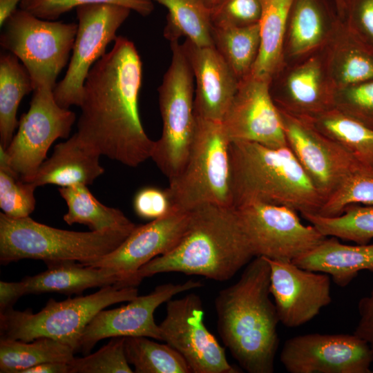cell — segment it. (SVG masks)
<instances>
[{
    "instance_id": "obj_1",
    "label": "cell",
    "mask_w": 373,
    "mask_h": 373,
    "mask_svg": "<svg viewBox=\"0 0 373 373\" xmlns=\"http://www.w3.org/2000/svg\"><path fill=\"white\" fill-rule=\"evenodd\" d=\"M114 41L85 80L76 133L101 155L136 167L151 158L155 144L139 113L142 63L131 41Z\"/></svg>"
},
{
    "instance_id": "obj_2",
    "label": "cell",
    "mask_w": 373,
    "mask_h": 373,
    "mask_svg": "<svg viewBox=\"0 0 373 373\" xmlns=\"http://www.w3.org/2000/svg\"><path fill=\"white\" fill-rule=\"evenodd\" d=\"M269 287V263L265 257H254L238 280L221 289L214 301L220 338L249 373L274 371L280 321Z\"/></svg>"
},
{
    "instance_id": "obj_3",
    "label": "cell",
    "mask_w": 373,
    "mask_h": 373,
    "mask_svg": "<svg viewBox=\"0 0 373 373\" xmlns=\"http://www.w3.org/2000/svg\"><path fill=\"white\" fill-rule=\"evenodd\" d=\"M254 257L236 209L206 204L191 211L178 242L142 266L133 276V285L137 287L144 278L167 272L223 282Z\"/></svg>"
},
{
    "instance_id": "obj_4",
    "label": "cell",
    "mask_w": 373,
    "mask_h": 373,
    "mask_svg": "<svg viewBox=\"0 0 373 373\" xmlns=\"http://www.w3.org/2000/svg\"><path fill=\"white\" fill-rule=\"evenodd\" d=\"M233 207L252 204L285 206L303 213H317L324 199L288 146H267L251 142L229 146Z\"/></svg>"
},
{
    "instance_id": "obj_5",
    "label": "cell",
    "mask_w": 373,
    "mask_h": 373,
    "mask_svg": "<svg viewBox=\"0 0 373 373\" xmlns=\"http://www.w3.org/2000/svg\"><path fill=\"white\" fill-rule=\"evenodd\" d=\"M134 229L80 232L51 227L30 216L11 218L0 213V262L41 260L46 265L64 261L83 265L117 248Z\"/></svg>"
},
{
    "instance_id": "obj_6",
    "label": "cell",
    "mask_w": 373,
    "mask_h": 373,
    "mask_svg": "<svg viewBox=\"0 0 373 373\" xmlns=\"http://www.w3.org/2000/svg\"><path fill=\"white\" fill-rule=\"evenodd\" d=\"M186 162L166 189L171 210L191 211L206 204L233 207L229 146L222 122L197 117Z\"/></svg>"
},
{
    "instance_id": "obj_7",
    "label": "cell",
    "mask_w": 373,
    "mask_h": 373,
    "mask_svg": "<svg viewBox=\"0 0 373 373\" xmlns=\"http://www.w3.org/2000/svg\"><path fill=\"white\" fill-rule=\"evenodd\" d=\"M138 296L137 287L111 285L94 294L57 302L50 299L41 311H17L13 308L0 314V339L30 342L48 337L78 352L82 333L101 310Z\"/></svg>"
},
{
    "instance_id": "obj_8",
    "label": "cell",
    "mask_w": 373,
    "mask_h": 373,
    "mask_svg": "<svg viewBox=\"0 0 373 373\" xmlns=\"http://www.w3.org/2000/svg\"><path fill=\"white\" fill-rule=\"evenodd\" d=\"M171 61L158 87L162 121L151 158L171 180L182 170L195 135L194 76L179 41L171 42Z\"/></svg>"
},
{
    "instance_id": "obj_9",
    "label": "cell",
    "mask_w": 373,
    "mask_h": 373,
    "mask_svg": "<svg viewBox=\"0 0 373 373\" xmlns=\"http://www.w3.org/2000/svg\"><path fill=\"white\" fill-rule=\"evenodd\" d=\"M77 26L75 23L42 19L19 8L1 26L0 44L26 68L34 90L42 86L54 89L69 60Z\"/></svg>"
},
{
    "instance_id": "obj_10",
    "label": "cell",
    "mask_w": 373,
    "mask_h": 373,
    "mask_svg": "<svg viewBox=\"0 0 373 373\" xmlns=\"http://www.w3.org/2000/svg\"><path fill=\"white\" fill-rule=\"evenodd\" d=\"M75 9L78 26L72 55L64 78L53 89L57 103L65 108L80 106L90 68L106 53L107 46L116 39L118 28L131 11L111 3L88 4Z\"/></svg>"
},
{
    "instance_id": "obj_11",
    "label": "cell",
    "mask_w": 373,
    "mask_h": 373,
    "mask_svg": "<svg viewBox=\"0 0 373 373\" xmlns=\"http://www.w3.org/2000/svg\"><path fill=\"white\" fill-rule=\"evenodd\" d=\"M75 118L74 112L57 103L53 88L34 90L28 111L21 116L17 133L4 149L9 164L23 180H33L52 143L69 136Z\"/></svg>"
},
{
    "instance_id": "obj_12",
    "label": "cell",
    "mask_w": 373,
    "mask_h": 373,
    "mask_svg": "<svg viewBox=\"0 0 373 373\" xmlns=\"http://www.w3.org/2000/svg\"><path fill=\"white\" fill-rule=\"evenodd\" d=\"M236 209L255 257L292 261L327 238L285 206L252 204Z\"/></svg>"
},
{
    "instance_id": "obj_13",
    "label": "cell",
    "mask_w": 373,
    "mask_h": 373,
    "mask_svg": "<svg viewBox=\"0 0 373 373\" xmlns=\"http://www.w3.org/2000/svg\"><path fill=\"white\" fill-rule=\"evenodd\" d=\"M201 298L189 293L166 302V314L159 325L162 341L186 360L191 373H237L225 350L207 328Z\"/></svg>"
},
{
    "instance_id": "obj_14",
    "label": "cell",
    "mask_w": 373,
    "mask_h": 373,
    "mask_svg": "<svg viewBox=\"0 0 373 373\" xmlns=\"http://www.w3.org/2000/svg\"><path fill=\"white\" fill-rule=\"evenodd\" d=\"M280 361L290 373H371L373 352L354 334L314 333L286 341Z\"/></svg>"
},
{
    "instance_id": "obj_15",
    "label": "cell",
    "mask_w": 373,
    "mask_h": 373,
    "mask_svg": "<svg viewBox=\"0 0 373 373\" xmlns=\"http://www.w3.org/2000/svg\"><path fill=\"white\" fill-rule=\"evenodd\" d=\"M279 113L287 146L325 202L363 164L309 121Z\"/></svg>"
},
{
    "instance_id": "obj_16",
    "label": "cell",
    "mask_w": 373,
    "mask_h": 373,
    "mask_svg": "<svg viewBox=\"0 0 373 373\" xmlns=\"http://www.w3.org/2000/svg\"><path fill=\"white\" fill-rule=\"evenodd\" d=\"M324 48L283 63L269 82V93L279 111L310 119L334 108V93Z\"/></svg>"
},
{
    "instance_id": "obj_17",
    "label": "cell",
    "mask_w": 373,
    "mask_h": 373,
    "mask_svg": "<svg viewBox=\"0 0 373 373\" xmlns=\"http://www.w3.org/2000/svg\"><path fill=\"white\" fill-rule=\"evenodd\" d=\"M202 283L189 280L183 283H166L145 296H137L120 307L99 311L85 327L78 352L88 354L100 340L109 337L146 336L162 341L155 309L175 295L200 288Z\"/></svg>"
},
{
    "instance_id": "obj_18",
    "label": "cell",
    "mask_w": 373,
    "mask_h": 373,
    "mask_svg": "<svg viewBox=\"0 0 373 373\" xmlns=\"http://www.w3.org/2000/svg\"><path fill=\"white\" fill-rule=\"evenodd\" d=\"M266 259L270 266V294L279 321L285 327L305 324L332 302L328 274L303 269L291 261Z\"/></svg>"
},
{
    "instance_id": "obj_19",
    "label": "cell",
    "mask_w": 373,
    "mask_h": 373,
    "mask_svg": "<svg viewBox=\"0 0 373 373\" xmlns=\"http://www.w3.org/2000/svg\"><path fill=\"white\" fill-rule=\"evenodd\" d=\"M222 123L231 142L287 146L279 111L269 93V82L251 75L240 81Z\"/></svg>"
},
{
    "instance_id": "obj_20",
    "label": "cell",
    "mask_w": 373,
    "mask_h": 373,
    "mask_svg": "<svg viewBox=\"0 0 373 373\" xmlns=\"http://www.w3.org/2000/svg\"><path fill=\"white\" fill-rule=\"evenodd\" d=\"M190 213L171 210L164 216L137 225L117 248L86 266L113 269L124 278L126 287H134L137 271L178 242L187 227Z\"/></svg>"
},
{
    "instance_id": "obj_21",
    "label": "cell",
    "mask_w": 373,
    "mask_h": 373,
    "mask_svg": "<svg viewBox=\"0 0 373 373\" xmlns=\"http://www.w3.org/2000/svg\"><path fill=\"white\" fill-rule=\"evenodd\" d=\"M182 46L195 82V116L222 122L240 81L214 46H199L186 39Z\"/></svg>"
},
{
    "instance_id": "obj_22",
    "label": "cell",
    "mask_w": 373,
    "mask_h": 373,
    "mask_svg": "<svg viewBox=\"0 0 373 373\" xmlns=\"http://www.w3.org/2000/svg\"><path fill=\"white\" fill-rule=\"evenodd\" d=\"M342 22L335 0H291L286 23L283 63L324 48Z\"/></svg>"
},
{
    "instance_id": "obj_23",
    "label": "cell",
    "mask_w": 373,
    "mask_h": 373,
    "mask_svg": "<svg viewBox=\"0 0 373 373\" xmlns=\"http://www.w3.org/2000/svg\"><path fill=\"white\" fill-rule=\"evenodd\" d=\"M100 155L75 133L55 146L52 154L41 164L30 182L37 187L50 184L60 187L90 184L104 172Z\"/></svg>"
},
{
    "instance_id": "obj_24",
    "label": "cell",
    "mask_w": 373,
    "mask_h": 373,
    "mask_svg": "<svg viewBox=\"0 0 373 373\" xmlns=\"http://www.w3.org/2000/svg\"><path fill=\"white\" fill-rule=\"evenodd\" d=\"M308 270L325 273L341 287L363 270L373 271V244L349 245L327 237L318 245L291 261Z\"/></svg>"
},
{
    "instance_id": "obj_25",
    "label": "cell",
    "mask_w": 373,
    "mask_h": 373,
    "mask_svg": "<svg viewBox=\"0 0 373 373\" xmlns=\"http://www.w3.org/2000/svg\"><path fill=\"white\" fill-rule=\"evenodd\" d=\"M48 269L22 280L27 294H82L84 290L111 285L125 286L124 278L113 269L83 265L74 261L48 264Z\"/></svg>"
},
{
    "instance_id": "obj_26",
    "label": "cell",
    "mask_w": 373,
    "mask_h": 373,
    "mask_svg": "<svg viewBox=\"0 0 373 373\" xmlns=\"http://www.w3.org/2000/svg\"><path fill=\"white\" fill-rule=\"evenodd\" d=\"M324 51L335 89L373 79V46L350 31L343 21Z\"/></svg>"
},
{
    "instance_id": "obj_27",
    "label": "cell",
    "mask_w": 373,
    "mask_h": 373,
    "mask_svg": "<svg viewBox=\"0 0 373 373\" xmlns=\"http://www.w3.org/2000/svg\"><path fill=\"white\" fill-rule=\"evenodd\" d=\"M291 0H262L260 48L251 75L270 82L283 63L286 23Z\"/></svg>"
},
{
    "instance_id": "obj_28",
    "label": "cell",
    "mask_w": 373,
    "mask_h": 373,
    "mask_svg": "<svg viewBox=\"0 0 373 373\" xmlns=\"http://www.w3.org/2000/svg\"><path fill=\"white\" fill-rule=\"evenodd\" d=\"M58 191L68 207L63 219L68 224H83L95 231L134 229L137 226L121 210L98 201L87 185L77 184Z\"/></svg>"
},
{
    "instance_id": "obj_29",
    "label": "cell",
    "mask_w": 373,
    "mask_h": 373,
    "mask_svg": "<svg viewBox=\"0 0 373 373\" xmlns=\"http://www.w3.org/2000/svg\"><path fill=\"white\" fill-rule=\"evenodd\" d=\"M34 86L21 61L11 52L0 57V146L6 149L18 126L17 109L23 97Z\"/></svg>"
},
{
    "instance_id": "obj_30",
    "label": "cell",
    "mask_w": 373,
    "mask_h": 373,
    "mask_svg": "<svg viewBox=\"0 0 373 373\" xmlns=\"http://www.w3.org/2000/svg\"><path fill=\"white\" fill-rule=\"evenodd\" d=\"M168 14L164 37L171 42L182 37L199 46H213L211 9L204 0H151Z\"/></svg>"
},
{
    "instance_id": "obj_31",
    "label": "cell",
    "mask_w": 373,
    "mask_h": 373,
    "mask_svg": "<svg viewBox=\"0 0 373 373\" xmlns=\"http://www.w3.org/2000/svg\"><path fill=\"white\" fill-rule=\"evenodd\" d=\"M75 352L70 346L48 337L30 342L0 339V372L21 373L48 362L68 363Z\"/></svg>"
},
{
    "instance_id": "obj_32",
    "label": "cell",
    "mask_w": 373,
    "mask_h": 373,
    "mask_svg": "<svg viewBox=\"0 0 373 373\" xmlns=\"http://www.w3.org/2000/svg\"><path fill=\"white\" fill-rule=\"evenodd\" d=\"M305 119L358 161L373 168V130L335 108Z\"/></svg>"
},
{
    "instance_id": "obj_33",
    "label": "cell",
    "mask_w": 373,
    "mask_h": 373,
    "mask_svg": "<svg viewBox=\"0 0 373 373\" xmlns=\"http://www.w3.org/2000/svg\"><path fill=\"white\" fill-rule=\"evenodd\" d=\"M213 45L239 81L249 76L260 48L259 24L212 29Z\"/></svg>"
},
{
    "instance_id": "obj_34",
    "label": "cell",
    "mask_w": 373,
    "mask_h": 373,
    "mask_svg": "<svg viewBox=\"0 0 373 373\" xmlns=\"http://www.w3.org/2000/svg\"><path fill=\"white\" fill-rule=\"evenodd\" d=\"M125 354L136 373H191L183 356L169 344L146 336L125 337Z\"/></svg>"
},
{
    "instance_id": "obj_35",
    "label": "cell",
    "mask_w": 373,
    "mask_h": 373,
    "mask_svg": "<svg viewBox=\"0 0 373 373\" xmlns=\"http://www.w3.org/2000/svg\"><path fill=\"white\" fill-rule=\"evenodd\" d=\"M301 216L326 237L350 240L357 245L368 244L373 239V204H351L341 214L332 217L309 213Z\"/></svg>"
},
{
    "instance_id": "obj_36",
    "label": "cell",
    "mask_w": 373,
    "mask_h": 373,
    "mask_svg": "<svg viewBox=\"0 0 373 373\" xmlns=\"http://www.w3.org/2000/svg\"><path fill=\"white\" fill-rule=\"evenodd\" d=\"M37 186L23 180L8 163L5 149L0 146V207L11 218H23L34 211Z\"/></svg>"
},
{
    "instance_id": "obj_37",
    "label": "cell",
    "mask_w": 373,
    "mask_h": 373,
    "mask_svg": "<svg viewBox=\"0 0 373 373\" xmlns=\"http://www.w3.org/2000/svg\"><path fill=\"white\" fill-rule=\"evenodd\" d=\"M356 204H373V168L360 166L348 176L340 187L323 204L318 214L332 217Z\"/></svg>"
},
{
    "instance_id": "obj_38",
    "label": "cell",
    "mask_w": 373,
    "mask_h": 373,
    "mask_svg": "<svg viewBox=\"0 0 373 373\" xmlns=\"http://www.w3.org/2000/svg\"><path fill=\"white\" fill-rule=\"evenodd\" d=\"M125 337H113L93 354L74 357L68 364L69 373H132L124 349Z\"/></svg>"
},
{
    "instance_id": "obj_39",
    "label": "cell",
    "mask_w": 373,
    "mask_h": 373,
    "mask_svg": "<svg viewBox=\"0 0 373 373\" xmlns=\"http://www.w3.org/2000/svg\"><path fill=\"white\" fill-rule=\"evenodd\" d=\"M93 3L122 6L142 16L149 15L153 10L151 0H24L19 4V8L40 19L55 21L73 8Z\"/></svg>"
},
{
    "instance_id": "obj_40",
    "label": "cell",
    "mask_w": 373,
    "mask_h": 373,
    "mask_svg": "<svg viewBox=\"0 0 373 373\" xmlns=\"http://www.w3.org/2000/svg\"><path fill=\"white\" fill-rule=\"evenodd\" d=\"M334 108L373 130V79L336 89Z\"/></svg>"
},
{
    "instance_id": "obj_41",
    "label": "cell",
    "mask_w": 373,
    "mask_h": 373,
    "mask_svg": "<svg viewBox=\"0 0 373 373\" xmlns=\"http://www.w3.org/2000/svg\"><path fill=\"white\" fill-rule=\"evenodd\" d=\"M262 0H220L211 10L213 26L245 27L258 24Z\"/></svg>"
},
{
    "instance_id": "obj_42",
    "label": "cell",
    "mask_w": 373,
    "mask_h": 373,
    "mask_svg": "<svg viewBox=\"0 0 373 373\" xmlns=\"http://www.w3.org/2000/svg\"><path fill=\"white\" fill-rule=\"evenodd\" d=\"M345 26L373 46V0H344Z\"/></svg>"
},
{
    "instance_id": "obj_43",
    "label": "cell",
    "mask_w": 373,
    "mask_h": 373,
    "mask_svg": "<svg viewBox=\"0 0 373 373\" xmlns=\"http://www.w3.org/2000/svg\"><path fill=\"white\" fill-rule=\"evenodd\" d=\"M135 213L140 218L155 220L171 211V204L166 189L145 187L140 190L133 200Z\"/></svg>"
},
{
    "instance_id": "obj_44",
    "label": "cell",
    "mask_w": 373,
    "mask_h": 373,
    "mask_svg": "<svg viewBox=\"0 0 373 373\" xmlns=\"http://www.w3.org/2000/svg\"><path fill=\"white\" fill-rule=\"evenodd\" d=\"M359 321L354 334L365 340L373 352V287L358 303Z\"/></svg>"
},
{
    "instance_id": "obj_45",
    "label": "cell",
    "mask_w": 373,
    "mask_h": 373,
    "mask_svg": "<svg viewBox=\"0 0 373 373\" xmlns=\"http://www.w3.org/2000/svg\"><path fill=\"white\" fill-rule=\"evenodd\" d=\"M26 294L25 283L0 282V314L12 309L16 301Z\"/></svg>"
},
{
    "instance_id": "obj_46",
    "label": "cell",
    "mask_w": 373,
    "mask_h": 373,
    "mask_svg": "<svg viewBox=\"0 0 373 373\" xmlns=\"http://www.w3.org/2000/svg\"><path fill=\"white\" fill-rule=\"evenodd\" d=\"M21 373H69V367L66 363L48 362L26 369Z\"/></svg>"
},
{
    "instance_id": "obj_47",
    "label": "cell",
    "mask_w": 373,
    "mask_h": 373,
    "mask_svg": "<svg viewBox=\"0 0 373 373\" xmlns=\"http://www.w3.org/2000/svg\"><path fill=\"white\" fill-rule=\"evenodd\" d=\"M24 0H0V26L4 23L7 18L17 10V6Z\"/></svg>"
},
{
    "instance_id": "obj_48",
    "label": "cell",
    "mask_w": 373,
    "mask_h": 373,
    "mask_svg": "<svg viewBox=\"0 0 373 373\" xmlns=\"http://www.w3.org/2000/svg\"><path fill=\"white\" fill-rule=\"evenodd\" d=\"M336 3V6L338 7V10L339 12V14L343 19V8H344V0H335Z\"/></svg>"
},
{
    "instance_id": "obj_49",
    "label": "cell",
    "mask_w": 373,
    "mask_h": 373,
    "mask_svg": "<svg viewBox=\"0 0 373 373\" xmlns=\"http://www.w3.org/2000/svg\"><path fill=\"white\" fill-rule=\"evenodd\" d=\"M220 0H204L207 6L211 10Z\"/></svg>"
}]
</instances>
